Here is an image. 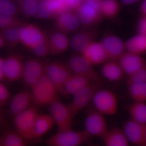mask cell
<instances>
[{"mask_svg":"<svg viewBox=\"0 0 146 146\" xmlns=\"http://www.w3.org/2000/svg\"><path fill=\"white\" fill-rule=\"evenodd\" d=\"M24 63L21 58L16 55L9 56L4 59L3 70L5 78L12 82L22 78Z\"/></svg>","mask_w":146,"mask_h":146,"instance_id":"obj_16","label":"cell"},{"mask_svg":"<svg viewBox=\"0 0 146 146\" xmlns=\"http://www.w3.org/2000/svg\"><path fill=\"white\" fill-rule=\"evenodd\" d=\"M91 82H92L84 77L72 73L65 84L63 94L72 96L77 91Z\"/></svg>","mask_w":146,"mask_h":146,"instance_id":"obj_25","label":"cell"},{"mask_svg":"<svg viewBox=\"0 0 146 146\" xmlns=\"http://www.w3.org/2000/svg\"><path fill=\"white\" fill-rule=\"evenodd\" d=\"M3 146H27L28 142L14 129L6 127L0 136Z\"/></svg>","mask_w":146,"mask_h":146,"instance_id":"obj_27","label":"cell"},{"mask_svg":"<svg viewBox=\"0 0 146 146\" xmlns=\"http://www.w3.org/2000/svg\"><path fill=\"white\" fill-rule=\"evenodd\" d=\"M128 93L133 102H146V83H127Z\"/></svg>","mask_w":146,"mask_h":146,"instance_id":"obj_29","label":"cell"},{"mask_svg":"<svg viewBox=\"0 0 146 146\" xmlns=\"http://www.w3.org/2000/svg\"><path fill=\"white\" fill-rule=\"evenodd\" d=\"M39 114L36 106H31L14 117V130L27 142H33V130L35 119Z\"/></svg>","mask_w":146,"mask_h":146,"instance_id":"obj_3","label":"cell"},{"mask_svg":"<svg viewBox=\"0 0 146 146\" xmlns=\"http://www.w3.org/2000/svg\"><path fill=\"white\" fill-rule=\"evenodd\" d=\"M31 50L37 57H43L50 54L49 35L45 33L42 40Z\"/></svg>","mask_w":146,"mask_h":146,"instance_id":"obj_33","label":"cell"},{"mask_svg":"<svg viewBox=\"0 0 146 146\" xmlns=\"http://www.w3.org/2000/svg\"><path fill=\"white\" fill-rule=\"evenodd\" d=\"M108 60L117 61L125 52V43L120 37L112 33L105 35L101 42Z\"/></svg>","mask_w":146,"mask_h":146,"instance_id":"obj_13","label":"cell"},{"mask_svg":"<svg viewBox=\"0 0 146 146\" xmlns=\"http://www.w3.org/2000/svg\"><path fill=\"white\" fill-rule=\"evenodd\" d=\"M91 137L85 130L76 131L71 128L58 130L47 138L45 144L48 146H80L88 143Z\"/></svg>","mask_w":146,"mask_h":146,"instance_id":"obj_2","label":"cell"},{"mask_svg":"<svg viewBox=\"0 0 146 146\" xmlns=\"http://www.w3.org/2000/svg\"><path fill=\"white\" fill-rule=\"evenodd\" d=\"M31 88L33 103L36 106H49L59 99L56 87L45 73Z\"/></svg>","mask_w":146,"mask_h":146,"instance_id":"obj_1","label":"cell"},{"mask_svg":"<svg viewBox=\"0 0 146 146\" xmlns=\"http://www.w3.org/2000/svg\"><path fill=\"white\" fill-rule=\"evenodd\" d=\"M54 125L50 114H39L35 119L33 130V141H37L48 133Z\"/></svg>","mask_w":146,"mask_h":146,"instance_id":"obj_21","label":"cell"},{"mask_svg":"<svg viewBox=\"0 0 146 146\" xmlns=\"http://www.w3.org/2000/svg\"><path fill=\"white\" fill-rule=\"evenodd\" d=\"M4 59L0 56V82L4 79L5 76L3 70V64Z\"/></svg>","mask_w":146,"mask_h":146,"instance_id":"obj_42","label":"cell"},{"mask_svg":"<svg viewBox=\"0 0 146 146\" xmlns=\"http://www.w3.org/2000/svg\"><path fill=\"white\" fill-rule=\"evenodd\" d=\"M139 0H122L123 3L126 5H130L137 2Z\"/></svg>","mask_w":146,"mask_h":146,"instance_id":"obj_46","label":"cell"},{"mask_svg":"<svg viewBox=\"0 0 146 146\" xmlns=\"http://www.w3.org/2000/svg\"><path fill=\"white\" fill-rule=\"evenodd\" d=\"M81 56L93 65L104 64L108 61L101 42H94L81 53Z\"/></svg>","mask_w":146,"mask_h":146,"instance_id":"obj_17","label":"cell"},{"mask_svg":"<svg viewBox=\"0 0 146 146\" xmlns=\"http://www.w3.org/2000/svg\"><path fill=\"white\" fill-rule=\"evenodd\" d=\"M119 10V5L117 0H102L100 11L103 17L115 18Z\"/></svg>","mask_w":146,"mask_h":146,"instance_id":"obj_30","label":"cell"},{"mask_svg":"<svg viewBox=\"0 0 146 146\" xmlns=\"http://www.w3.org/2000/svg\"><path fill=\"white\" fill-rule=\"evenodd\" d=\"M68 68L72 74L84 77L92 82L103 83V80L91 65L81 56H75L71 58L69 61Z\"/></svg>","mask_w":146,"mask_h":146,"instance_id":"obj_7","label":"cell"},{"mask_svg":"<svg viewBox=\"0 0 146 146\" xmlns=\"http://www.w3.org/2000/svg\"><path fill=\"white\" fill-rule=\"evenodd\" d=\"M127 52L141 55L146 51V35L138 34L131 37L125 43Z\"/></svg>","mask_w":146,"mask_h":146,"instance_id":"obj_28","label":"cell"},{"mask_svg":"<svg viewBox=\"0 0 146 146\" xmlns=\"http://www.w3.org/2000/svg\"><path fill=\"white\" fill-rule=\"evenodd\" d=\"M80 25L76 13L70 11L57 16L54 26L57 31L66 34L76 31Z\"/></svg>","mask_w":146,"mask_h":146,"instance_id":"obj_15","label":"cell"},{"mask_svg":"<svg viewBox=\"0 0 146 146\" xmlns=\"http://www.w3.org/2000/svg\"><path fill=\"white\" fill-rule=\"evenodd\" d=\"M88 146H95V145H94V144H89V145H88Z\"/></svg>","mask_w":146,"mask_h":146,"instance_id":"obj_48","label":"cell"},{"mask_svg":"<svg viewBox=\"0 0 146 146\" xmlns=\"http://www.w3.org/2000/svg\"><path fill=\"white\" fill-rule=\"evenodd\" d=\"M129 83H146V66L128 76Z\"/></svg>","mask_w":146,"mask_h":146,"instance_id":"obj_36","label":"cell"},{"mask_svg":"<svg viewBox=\"0 0 146 146\" xmlns=\"http://www.w3.org/2000/svg\"><path fill=\"white\" fill-rule=\"evenodd\" d=\"M6 44L7 43L5 39L1 32H0V49L4 48Z\"/></svg>","mask_w":146,"mask_h":146,"instance_id":"obj_44","label":"cell"},{"mask_svg":"<svg viewBox=\"0 0 146 146\" xmlns=\"http://www.w3.org/2000/svg\"><path fill=\"white\" fill-rule=\"evenodd\" d=\"M75 11L81 25L86 27L94 26L102 19L100 11L91 6L84 0Z\"/></svg>","mask_w":146,"mask_h":146,"instance_id":"obj_14","label":"cell"},{"mask_svg":"<svg viewBox=\"0 0 146 146\" xmlns=\"http://www.w3.org/2000/svg\"><path fill=\"white\" fill-rule=\"evenodd\" d=\"M64 1H65V0H64Z\"/></svg>","mask_w":146,"mask_h":146,"instance_id":"obj_49","label":"cell"},{"mask_svg":"<svg viewBox=\"0 0 146 146\" xmlns=\"http://www.w3.org/2000/svg\"><path fill=\"white\" fill-rule=\"evenodd\" d=\"M124 74L128 76L146 66V61L141 55L125 52L117 60Z\"/></svg>","mask_w":146,"mask_h":146,"instance_id":"obj_18","label":"cell"},{"mask_svg":"<svg viewBox=\"0 0 146 146\" xmlns=\"http://www.w3.org/2000/svg\"><path fill=\"white\" fill-rule=\"evenodd\" d=\"M11 97L9 90L1 82H0V106L9 104Z\"/></svg>","mask_w":146,"mask_h":146,"instance_id":"obj_38","label":"cell"},{"mask_svg":"<svg viewBox=\"0 0 146 146\" xmlns=\"http://www.w3.org/2000/svg\"><path fill=\"white\" fill-rule=\"evenodd\" d=\"M102 139L105 146H129V142L121 129L119 128L109 129Z\"/></svg>","mask_w":146,"mask_h":146,"instance_id":"obj_24","label":"cell"},{"mask_svg":"<svg viewBox=\"0 0 146 146\" xmlns=\"http://www.w3.org/2000/svg\"><path fill=\"white\" fill-rule=\"evenodd\" d=\"M45 33L34 25H24L22 27L21 43L31 50L42 40Z\"/></svg>","mask_w":146,"mask_h":146,"instance_id":"obj_19","label":"cell"},{"mask_svg":"<svg viewBox=\"0 0 146 146\" xmlns=\"http://www.w3.org/2000/svg\"><path fill=\"white\" fill-rule=\"evenodd\" d=\"M33 103L31 91H23L11 98L9 102V110L13 116L25 111Z\"/></svg>","mask_w":146,"mask_h":146,"instance_id":"obj_20","label":"cell"},{"mask_svg":"<svg viewBox=\"0 0 146 146\" xmlns=\"http://www.w3.org/2000/svg\"><path fill=\"white\" fill-rule=\"evenodd\" d=\"M22 21L16 17H12L0 14V29L5 30L23 25Z\"/></svg>","mask_w":146,"mask_h":146,"instance_id":"obj_34","label":"cell"},{"mask_svg":"<svg viewBox=\"0 0 146 146\" xmlns=\"http://www.w3.org/2000/svg\"><path fill=\"white\" fill-rule=\"evenodd\" d=\"M38 2L36 0H20V5L22 12L27 17L36 16Z\"/></svg>","mask_w":146,"mask_h":146,"instance_id":"obj_32","label":"cell"},{"mask_svg":"<svg viewBox=\"0 0 146 146\" xmlns=\"http://www.w3.org/2000/svg\"><path fill=\"white\" fill-rule=\"evenodd\" d=\"M101 72L104 77L112 82L120 81L125 74L119 64L115 60H108L104 63Z\"/></svg>","mask_w":146,"mask_h":146,"instance_id":"obj_23","label":"cell"},{"mask_svg":"<svg viewBox=\"0 0 146 146\" xmlns=\"http://www.w3.org/2000/svg\"><path fill=\"white\" fill-rule=\"evenodd\" d=\"M84 1L91 6L100 10L102 0H84Z\"/></svg>","mask_w":146,"mask_h":146,"instance_id":"obj_41","label":"cell"},{"mask_svg":"<svg viewBox=\"0 0 146 146\" xmlns=\"http://www.w3.org/2000/svg\"><path fill=\"white\" fill-rule=\"evenodd\" d=\"M85 130L91 136L102 138L109 129L104 115L95 109L89 111L85 120Z\"/></svg>","mask_w":146,"mask_h":146,"instance_id":"obj_9","label":"cell"},{"mask_svg":"<svg viewBox=\"0 0 146 146\" xmlns=\"http://www.w3.org/2000/svg\"><path fill=\"white\" fill-rule=\"evenodd\" d=\"M0 146H3L1 140V137H0Z\"/></svg>","mask_w":146,"mask_h":146,"instance_id":"obj_47","label":"cell"},{"mask_svg":"<svg viewBox=\"0 0 146 146\" xmlns=\"http://www.w3.org/2000/svg\"><path fill=\"white\" fill-rule=\"evenodd\" d=\"M129 143L135 146H146V124L127 120L121 129Z\"/></svg>","mask_w":146,"mask_h":146,"instance_id":"obj_11","label":"cell"},{"mask_svg":"<svg viewBox=\"0 0 146 146\" xmlns=\"http://www.w3.org/2000/svg\"><path fill=\"white\" fill-rule=\"evenodd\" d=\"M92 102L95 109L104 116H112L117 112V97L110 90L100 89L94 95Z\"/></svg>","mask_w":146,"mask_h":146,"instance_id":"obj_5","label":"cell"},{"mask_svg":"<svg viewBox=\"0 0 146 146\" xmlns=\"http://www.w3.org/2000/svg\"><path fill=\"white\" fill-rule=\"evenodd\" d=\"M102 84L99 82H91L72 95V100L68 106L73 117H75L92 101L94 95L101 89Z\"/></svg>","mask_w":146,"mask_h":146,"instance_id":"obj_4","label":"cell"},{"mask_svg":"<svg viewBox=\"0 0 146 146\" xmlns=\"http://www.w3.org/2000/svg\"><path fill=\"white\" fill-rule=\"evenodd\" d=\"M100 33V30L95 27L83 29L72 36L70 40V46L74 51L81 54L89 45L96 41Z\"/></svg>","mask_w":146,"mask_h":146,"instance_id":"obj_8","label":"cell"},{"mask_svg":"<svg viewBox=\"0 0 146 146\" xmlns=\"http://www.w3.org/2000/svg\"><path fill=\"white\" fill-rule=\"evenodd\" d=\"M140 12L141 16H146V0H144L142 2L140 8Z\"/></svg>","mask_w":146,"mask_h":146,"instance_id":"obj_43","label":"cell"},{"mask_svg":"<svg viewBox=\"0 0 146 146\" xmlns=\"http://www.w3.org/2000/svg\"><path fill=\"white\" fill-rule=\"evenodd\" d=\"M50 54L57 55L65 52L70 46V39L66 35L59 31L49 35Z\"/></svg>","mask_w":146,"mask_h":146,"instance_id":"obj_22","label":"cell"},{"mask_svg":"<svg viewBox=\"0 0 146 146\" xmlns=\"http://www.w3.org/2000/svg\"><path fill=\"white\" fill-rule=\"evenodd\" d=\"M36 16L42 19L52 18L51 13L47 6L46 0H40L38 2V8Z\"/></svg>","mask_w":146,"mask_h":146,"instance_id":"obj_37","label":"cell"},{"mask_svg":"<svg viewBox=\"0 0 146 146\" xmlns=\"http://www.w3.org/2000/svg\"><path fill=\"white\" fill-rule=\"evenodd\" d=\"M138 34L146 35V16H141L138 25Z\"/></svg>","mask_w":146,"mask_h":146,"instance_id":"obj_40","label":"cell"},{"mask_svg":"<svg viewBox=\"0 0 146 146\" xmlns=\"http://www.w3.org/2000/svg\"><path fill=\"white\" fill-rule=\"evenodd\" d=\"M50 115L56 125L58 130L72 128L73 117L68 104L61 102L59 99L56 100L48 106Z\"/></svg>","mask_w":146,"mask_h":146,"instance_id":"obj_6","label":"cell"},{"mask_svg":"<svg viewBox=\"0 0 146 146\" xmlns=\"http://www.w3.org/2000/svg\"><path fill=\"white\" fill-rule=\"evenodd\" d=\"M45 73L56 87L58 93L63 94L65 84L70 75L68 67L58 61H53L45 65Z\"/></svg>","mask_w":146,"mask_h":146,"instance_id":"obj_10","label":"cell"},{"mask_svg":"<svg viewBox=\"0 0 146 146\" xmlns=\"http://www.w3.org/2000/svg\"><path fill=\"white\" fill-rule=\"evenodd\" d=\"M23 26L13 28L1 31L5 39L7 44L14 46L21 43V34Z\"/></svg>","mask_w":146,"mask_h":146,"instance_id":"obj_31","label":"cell"},{"mask_svg":"<svg viewBox=\"0 0 146 146\" xmlns=\"http://www.w3.org/2000/svg\"><path fill=\"white\" fill-rule=\"evenodd\" d=\"M84 0H65V4L68 10L76 11Z\"/></svg>","mask_w":146,"mask_h":146,"instance_id":"obj_39","label":"cell"},{"mask_svg":"<svg viewBox=\"0 0 146 146\" xmlns=\"http://www.w3.org/2000/svg\"><path fill=\"white\" fill-rule=\"evenodd\" d=\"M126 110L130 116L131 120L143 124H146L145 102H133L127 106Z\"/></svg>","mask_w":146,"mask_h":146,"instance_id":"obj_26","label":"cell"},{"mask_svg":"<svg viewBox=\"0 0 146 146\" xmlns=\"http://www.w3.org/2000/svg\"><path fill=\"white\" fill-rule=\"evenodd\" d=\"M45 65L39 59L30 58L24 63L22 78L24 83L31 87L45 73Z\"/></svg>","mask_w":146,"mask_h":146,"instance_id":"obj_12","label":"cell"},{"mask_svg":"<svg viewBox=\"0 0 146 146\" xmlns=\"http://www.w3.org/2000/svg\"><path fill=\"white\" fill-rule=\"evenodd\" d=\"M17 13V8L11 1L0 0V14L16 17Z\"/></svg>","mask_w":146,"mask_h":146,"instance_id":"obj_35","label":"cell"},{"mask_svg":"<svg viewBox=\"0 0 146 146\" xmlns=\"http://www.w3.org/2000/svg\"><path fill=\"white\" fill-rule=\"evenodd\" d=\"M1 106H0V126L3 125L5 123L4 117L1 109Z\"/></svg>","mask_w":146,"mask_h":146,"instance_id":"obj_45","label":"cell"}]
</instances>
